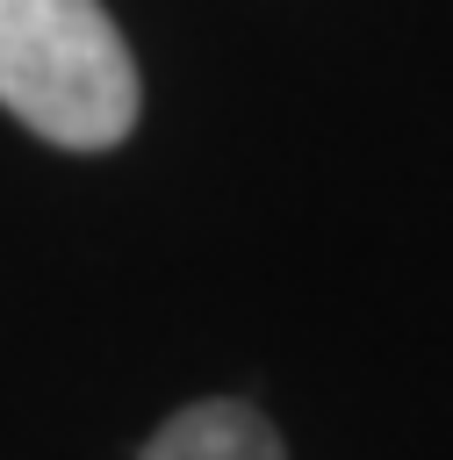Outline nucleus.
Segmentation results:
<instances>
[{
	"label": "nucleus",
	"mask_w": 453,
	"mask_h": 460,
	"mask_svg": "<svg viewBox=\"0 0 453 460\" xmlns=\"http://www.w3.org/2000/svg\"><path fill=\"white\" fill-rule=\"evenodd\" d=\"M0 108L58 151H115L144 86L101 0H0Z\"/></svg>",
	"instance_id": "nucleus-1"
},
{
	"label": "nucleus",
	"mask_w": 453,
	"mask_h": 460,
	"mask_svg": "<svg viewBox=\"0 0 453 460\" xmlns=\"http://www.w3.org/2000/svg\"><path fill=\"white\" fill-rule=\"evenodd\" d=\"M137 460H288L280 431L266 410L237 402V395H209V402H187L173 410Z\"/></svg>",
	"instance_id": "nucleus-2"
}]
</instances>
